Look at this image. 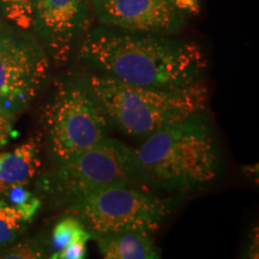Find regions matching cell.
Instances as JSON below:
<instances>
[{"label": "cell", "mask_w": 259, "mask_h": 259, "mask_svg": "<svg viewBox=\"0 0 259 259\" xmlns=\"http://www.w3.org/2000/svg\"><path fill=\"white\" fill-rule=\"evenodd\" d=\"M76 52L96 73L147 88L190 87L200 82L208 66L192 40L102 25L87 31Z\"/></svg>", "instance_id": "cell-1"}, {"label": "cell", "mask_w": 259, "mask_h": 259, "mask_svg": "<svg viewBox=\"0 0 259 259\" xmlns=\"http://www.w3.org/2000/svg\"><path fill=\"white\" fill-rule=\"evenodd\" d=\"M135 155L147 186L171 192L206 186L216 179L221 167L218 141L204 113L142 139Z\"/></svg>", "instance_id": "cell-2"}, {"label": "cell", "mask_w": 259, "mask_h": 259, "mask_svg": "<svg viewBox=\"0 0 259 259\" xmlns=\"http://www.w3.org/2000/svg\"><path fill=\"white\" fill-rule=\"evenodd\" d=\"M88 83L109 124L132 138L144 139L164 126L204 113L208 105V89L202 82L177 89L147 88L95 72Z\"/></svg>", "instance_id": "cell-3"}, {"label": "cell", "mask_w": 259, "mask_h": 259, "mask_svg": "<svg viewBox=\"0 0 259 259\" xmlns=\"http://www.w3.org/2000/svg\"><path fill=\"white\" fill-rule=\"evenodd\" d=\"M44 122L54 164L63 163L108 138L105 113L88 78L60 77L44 109Z\"/></svg>", "instance_id": "cell-4"}, {"label": "cell", "mask_w": 259, "mask_h": 259, "mask_svg": "<svg viewBox=\"0 0 259 259\" xmlns=\"http://www.w3.org/2000/svg\"><path fill=\"white\" fill-rule=\"evenodd\" d=\"M173 203L147 189L116 184L90 192L67 205L94 236L139 231L153 234L173 211Z\"/></svg>", "instance_id": "cell-5"}, {"label": "cell", "mask_w": 259, "mask_h": 259, "mask_svg": "<svg viewBox=\"0 0 259 259\" xmlns=\"http://www.w3.org/2000/svg\"><path fill=\"white\" fill-rule=\"evenodd\" d=\"M116 184L147 186L136 160L135 149L108 137L70 160L56 164L48 187L52 196L67 206L85 194Z\"/></svg>", "instance_id": "cell-6"}, {"label": "cell", "mask_w": 259, "mask_h": 259, "mask_svg": "<svg viewBox=\"0 0 259 259\" xmlns=\"http://www.w3.org/2000/svg\"><path fill=\"white\" fill-rule=\"evenodd\" d=\"M46 50L22 32L0 30V109L14 116L34 102L48 79Z\"/></svg>", "instance_id": "cell-7"}, {"label": "cell", "mask_w": 259, "mask_h": 259, "mask_svg": "<svg viewBox=\"0 0 259 259\" xmlns=\"http://www.w3.org/2000/svg\"><path fill=\"white\" fill-rule=\"evenodd\" d=\"M90 0H34L32 28L51 61L63 66L88 31Z\"/></svg>", "instance_id": "cell-8"}, {"label": "cell", "mask_w": 259, "mask_h": 259, "mask_svg": "<svg viewBox=\"0 0 259 259\" xmlns=\"http://www.w3.org/2000/svg\"><path fill=\"white\" fill-rule=\"evenodd\" d=\"M100 25L127 31L174 35L186 21L168 0H90Z\"/></svg>", "instance_id": "cell-9"}, {"label": "cell", "mask_w": 259, "mask_h": 259, "mask_svg": "<svg viewBox=\"0 0 259 259\" xmlns=\"http://www.w3.org/2000/svg\"><path fill=\"white\" fill-rule=\"evenodd\" d=\"M41 145L36 137L16 147L11 151L0 153V197L10 190L28 186L41 168Z\"/></svg>", "instance_id": "cell-10"}, {"label": "cell", "mask_w": 259, "mask_h": 259, "mask_svg": "<svg viewBox=\"0 0 259 259\" xmlns=\"http://www.w3.org/2000/svg\"><path fill=\"white\" fill-rule=\"evenodd\" d=\"M105 259H157L160 251L151 234L139 231L107 233L94 236Z\"/></svg>", "instance_id": "cell-11"}, {"label": "cell", "mask_w": 259, "mask_h": 259, "mask_svg": "<svg viewBox=\"0 0 259 259\" xmlns=\"http://www.w3.org/2000/svg\"><path fill=\"white\" fill-rule=\"evenodd\" d=\"M90 239H93L90 232L84 227L82 221L77 216L71 213L70 216L61 219L54 226L53 232H52L51 245L53 248V253H57L74 242H88Z\"/></svg>", "instance_id": "cell-12"}, {"label": "cell", "mask_w": 259, "mask_h": 259, "mask_svg": "<svg viewBox=\"0 0 259 259\" xmlns=\"http://www.w3.org/2000/svg\"><path fill=\"white\" fill-rule=\"evenodd\" d=\"M27 222L14 206L0 197V251L15 244Z\"/></svg>", "instance_id": "cell-13"}, {"label": "cell", "mask_w": 259, "mask_h": 259, "mask_svg": "<svg viewBox=\"0 0 259 259\" xmlns=\"http://www.w3.org/2000/svg\"><path fill=\"white\" fill-rule=\"evenodd\" d=\"M2 198L14 206L27 223L31 221L41 206V199L31 193L27 186H19L10 190Z\"/></svg>", "instance_id": "cell-14"}, {"label": "cell", "mask_w": 259, "mask_h": 259, "mask_svg": "<svg viewBox=\"0 0 259 259\" xmlns=\"http://www.w3.org/2000/svg\"><path fill=\"white\" fill-rule=\"evenodd\" d=\"M3 14L22 30L32 28L34 0H0Z\"/></svg>", "instance_id": "cell-15"}, {"label": "cell", "mask_w": 259, "mask_h": 259, "mask_svg": "<svg viewBox=\"0 0 259 259\" xmlns=\"http://www.w3.org/2000/svg\"><path fill=\"white\" fill-rule=\"evenodd\" d=\"M0 258H22V259H36L44 257V251L37 245L32 242H22L14 245L0 251Z\"/></svg>", "instance_id": "cell-16"}, {"label": "cell", "mask_w": 259, "mask_h": 259, "mask_svg": "<svg viewBox=\"0 0 259 259\" xmlns=\"http://www.w3.org/2000/svg\"><path fill=\"white\" fill-rule=\"evenodd\" d=\"M87 242L78 241L67 246L64 250L57 253H52L51 258L53 259H83L87 255Z\"/></svg>", "instance_id": "cell-17"}, {"label": "cell", "mask_w": 259, "mask_h": 259, "mask_svg": "<svg viewBox=\"0 0 259 259\" xmlns=\"http://www.w3.org/2000/svg\"><path fill=\"white\" fill-rule=\"evenodd\" d=\"M14 116L0 109V148L8 144L14 136Z\"/></svg>", "instance_id": "cell-18"}, {"label": "cell", "mask_w": 259, "mask_h": 259, "mask_svg": "<svg viewBox=\"0 0 259 259\" xmlns=\"http://www.w3.org/2000/svg\"><path fill=\"white\" fill-rule=\"evenodd\" d=\"M168 2L185 15L197 16L202 10L200 0H168Z\"/></svg>", "instance_id": "cell-19"}]
</instances>
